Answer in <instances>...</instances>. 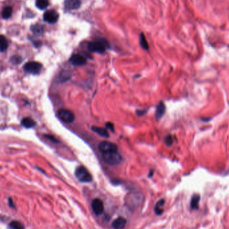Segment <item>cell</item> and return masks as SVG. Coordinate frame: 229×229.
I'll return each instance as SVG.
<instances>
[{"instance_id": "cell-1", "label": "cell", "mask_w": 229, "mask_h": 229, "mask_svg": "<svg viewBox=\"0 0 229 229\" xmlns=\"http://www.w3.org/2000/svg\"><path fill=\"white\" fill-rule=\"evenodd\" d=\"M108 48V44L103 39H97L89 42L88 49L90 52L102 54Z\"/></svg>"}, {"instance_id": "cell-2", "label": "cell", "mask_w": 229, "mask_h": 229, "mask_svg": "<svg viewBox=\"0 0 229 229\" xmlns=\"http://www.w3.org/2000/svg\"><path fill=\"white\" fill-rule=\"evenodd\" d=\"M74 173L76 177L80 182L89 183V182H91L92 180V175L88 171V169L85 167L83 166V165H80V166L76 168Z\"/></svg>"}, {"instance_id": "cell-3", "label": "cell", "mask_w": 229, "mask_h": 229, "mask_svg": "<svg viewBox=\"0 0 229 229\" xmlns=\"http://www.w3.org/2000/svg\"><path fill=\"white\" fill-rule=\"evenodd\" d=\"M102 157H103V159L105 163L111 165L119 164L121 162L122 159L121 155L117 151L104 153Z\"/></svg>"}, {"instance_id": "cell-4", "label": "cell", "mask_w": 229, "mask_h": 229, "mask_svg": "<svg viewBox=\"0 0 229 229\" xmlns=\"http://www.w3.org/2000/svg\"><path fill=\"white\" fill-rule=\"evenodd\" d=\"M42 64L35 61H30L27 62L24 66V70L27 73L32 74H39L42 70Z\"/></svg>"}, {"instance_id": "cell-5", "label": "cell", "mask_w": 229, "mask_h": 229, "mask_svg": "<svg viewBox=\"0 0 229 229\" xmlns=\"http://www.w3.org/2000/svg\"><path fill=\"white\" fill-rule=\"evenodd\" d=\"M57 115L61 121L66 123H70L73 122L75 119L74 114L67 109L59 110L57 113Z\"/></svg>"}, {"instance_id": "cell-6", "label": "cell", "mask_w": 229, "mask_h": 229, "mask_svg": "<svg viewBox=\"0 0 229 229\" xmlns=\"http://www.w3.org/2000/svg\"><path fill=\"white\" fill-rule=\"evenodd\" d=\"M99 150L102 153H108L111 151H115L117 150V147L115 144L110 141H102L99 145Z\"/></svg>"}, {"instance_id": "cell-7", "label": "cell", "mask_w": 229, "mask_h": 229, "mask_svg": "<svg viewBox=\"0 0 229 229\" xmlns=\"http://www.w3.org/2000/svg\"><path fill=\"white\" fill-rule=\"evenodd\" d=\"M91 207L92 211L96 215H101L104 211L103 202L99 198H95L92 201Z\"/></svg>"}, {"instance_id": "cell-8", "label": "cell", "mask_w": 229, "mask_h": 229, "mask_svg": "<svg viewBox=\"0 0 229 229\" xmlns=\"http://www.w3.org/2000/svg\"><path fill=\"white\" fill-rule=\"evenodd\" d=\"M141 201V196L138 194H130L127 197V204L129 207H137Z\"/></svg>"}, {"instance_id": "cell-9", "label": "cell", "mask_w": 229, "mask_h": 229, "mask_svg": "<svg viewBox=\"0 0 229 229\" xmlns=\"http://www.w3.org/2000/svg\"><path fill=\"white\" fill-rule=\"evenodd\" d=\"M69 61L72 65L74 66H83L84 65H86L87 62V60L86 57L80 54H74L73 56H71Z\"/></svg>"}, {"instance_id": "cell-10", "label": "cell", "mask_w": 229, "mask_h": 229, "mask_svg": "<svg viewBox=\"0 0 229 229\" xmlns=\"http://www.w3.org/2000/svg\"><path fill=\"white\" fill-rule=\"evenodd\" d=\"M59 18L58 14L54 10L46 11L44 14V20L49 24L56 23Z\"/></svg>"}, {"instance_id": "cell-11", "label": "cell", "mask_w": 229, "mask_h": 229, "mask_svg": "<svg viewBox=\"0 0 229 229\" xmlns=\"http://www.w3.org/2000/svg\"><path fill=\"white\" fill-rule=\"evenodd\" d=\"M65 6L67 10H78L81 6L80 0H65Z\"/></svg>"}, {"instance_id": "cell-12", "label": "cell", "mask_w": 229, "mask_h": 229, "mask_svg": "<svg viewBox=\"0 0 229 229\" xmlns=\"http://www.w3.org/2000/svg\"><path fill=\"white\" fill-rule=\"evenodd\" d=\"M127 224V220L120 216L114 220L112 223V227L114 229H123Z\"/></svg>"}, {"instance_id": "cell-13", "label": "cell", "mask_w": 229, "mask_h": 229, "mask_svg": "<svg viewBox=\"0 0 229 229\" xmlns=\"http://www.w3.org/2000/svg\"><path fill=\"white\" fill-rule=\"evenodd\" d=\"M165 112V106L163 102H160L156 107L155 116L157 120L160 119L162 118Z\"/></svg>"}, {"instance_id": "cell-14", "label": "cell", "mask_w": 229, "mask_h": 229, "mask_svg": "<svg viewBox=\"0 0 229 229\" xmlns=\"http://www.w3.org/2000/svg\"><path fill=\"white\" fill-rule=\"evenodd\" d=\"M200 200V196L199 194H194L190 201V208L192 210H197L199 207V202Z\"/></svg>"}, {"instance_id": "cell-15", "label": "cell", "mask_w": 229, "mask_h": 229, "mask_svg": "<svg viewBox=\"0 0 229 229\" xmlns=\"http://www.w3.org/2000/svg\"><path fill=\"white\" fill-rule=\"evenodd\" d=\"M22 126H24L25 128H32V127H35L36 125V121L30 117H25L22 120L21 122Z\"/></svg>"}, {"instance_id": "cell-16", "label": "cell", "mask_w": 229, "mask_h": 229, "mask_svg": "<svg viewBox=\"0 0 229 229\" xmlns=\"http://www.w3.org/2000/svg\"><path fill=\"white\" fill-rule=\"evenodd\" d=\"M91 129L93 131H94V132H95L97 134H99V135H101V137H109V133L105 129L102 128V127H96V126L92 127Z\"/></svg>"}, {"instance_id": "cell-17", "label": "cell", "mask_w": 229, "mask_h": 229, "mask_svg": "<svg viewBox=\"0 0 229 229\" xmlns=\"http://www.w3.org/2000/svg\"><path fill=\"white\" fill-rule=\"evenodd\" d=\"M164 204H165V200H164V199H161V200H159L158 202L156 203V204L154 208V211H155V213L157 215H161L163 213V212H164L163 207L164 206Z\"/></svg>"}, {"instance_id": "cell-18", "label": "cell", "mask_w": 229, "mask_h": 229, "mask_svg": "<svg viewBox=\"0 0 229 229\" xmlns=\"http://www.w3.org/2000/svg\"><path fill=\"white\" fill-rule=\"evenodd\" d=\"M8 47V42L6 38L3 36L0 35V52H2L6 51Z\"/></svg>"}, {"instance_id": "cell-19", "label": "cell", "mask_w": 229, "mask_h": 229, "mask_svg": "<svg viewBox=\"0 0 229 229\" xmlns=\"http://www.w3.org/2000/svg\"><path fill=\"white\" fill-rule=\"evenodd\" d=\"M12 14V8L10 6L5 7L2 12V16L3 19L10 18Z\"/></svg>"}, {"instance_id": "cell-20", "label": "cell", "mask_w": 229, "mask_h": 229, "mask_svg": "<svg viewBox=\"0 0 229 229\" xmlns=\"http://www.w3.org/2000/svg\"><path fill=\"white\" fill-rule=\"evenodd\" d=\"M36 5L40 10H45L49 5L48 0H36Z\"/></svg>"}, {"instance_id": "cell-21", "label": "cell", "mask_w": 229, "mask_h": 229, "mask_svg": "<svg viewBox=\"0 0 229 229\" xmlns=\"http://www.w3.org/2000/svg\"><path fill=\"white\" fill-rule=\"evenodd\" d=\"M32 32L36 35H40L43 32V27L40 24H35L31 27Z\"/></svg>"}, {"instance_id": "cell-22", "label": "cell", "mask_w": 229, "mask_h": 229, "mask_svg": "<svg viewBox=\"0 0 229 229\" xmlns=\"http://www.w3.org/2000/svg\"><path fill=\"white\" fill-rule=\"evenodd\" d=\"M9 229H24V227L21 222L14 220L10 223Z\"/></svg>"}, {"instance_id": "cell-23", "label": "cell", "mask_w": 229, "mask_h": 229, "mask_svg": "<svg viewBox=\"0 0 229 229\" xmlns=\"http://www.w3.org/2000/svg\"><path fill=\"white\" fill-rule=\"evenodd\" d=\"M139 42H140V45H141V46L144 50H147L148 49H149V46H148L147 42L145 36H144L143 34H140Z\"/></svg>"}, {"instance_id": "cell-24", "label": "cell", "mask_w": 229, "mask_h": 229, "mask_svg": "<svg viewBox=\"0 0 229 229\" xmlns=\"http://www.w3.org/2000/svg\"><path fill=\"white\" fill-rule=\"evenodd\" d=\"M11 62L14 64V65H18L21 62H22V58L18 56H14L11 58Z\"/></svg>"}, {"instance_id": "cell-25", "label": "cell", "mask_w": 229, "mask_h": 229, "mask_svg": "<svg viewBox=\"0 0 229 229\" xmlns=\"http://www.w3.org/2000/svg\"><path fill=\"white\" fill-rule=\"evenodd\" d=\"M165 141L166 145L168 146H170L173 143V139L172 137L170 136V135H168V136L166 137V138L165 139Z\"/></svg>"}, {"instance_id": "cell-26", "label": "cell", "mask_w": 229, "mask_h": 229, "mask_svg": "<svg viewBox=\"0 0 229 229\" xmlns=\"http://www.w3.org/2000/svg\"><path fill=\"white\" fill-rule=\"evenodd\" d=\"M44 137H46V138H47L48 139H49V140H50V141H52V142H54V143H57V140L56 139H55L53 136H52V135H44Z\"/></svg>"}, {"instance_id": "cell-27", "label": "cell", "mask_w": 229, "mask_h": 229, "mask_svg": "<svg viewBox=\"0 0 229 229\" xmlns=\"http://www.w3.org/2000/svg\"><path fill=\"white\" fill-rule=\"evenodd\" d=\"M105 125L108 129H109L110 130L113 132V131H114V125L113 123H110V122H108V123H106Z\"/></svg>"}]
</instances>
